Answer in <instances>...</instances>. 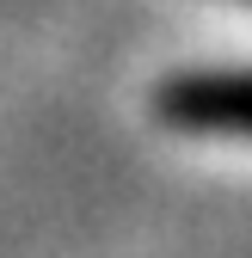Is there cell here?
<instances>
[{
    "mask_svg": "<svg viewBox=\"0 0 252 258\" xmlns=\"http://www.w3.org/2000/svg\"><path fill=\"white\" fill-rule=\"evenodd\" d=\"M154 117L178 136L252 142V68H178L154 86Z\"/></svg>",
    "mask_w": 252,
    "mask_h": 258,
    "instance_id": "6da1fadb",
    "label": "cell"
}]
</instances>
